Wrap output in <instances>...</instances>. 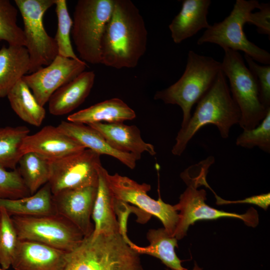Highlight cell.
Returning <instances> with one entry per match:
<instances>
[{
    "label": "cell",
    "instance_id": "1",
    "mask_svg": "<svg viewBox=\"0 0 270 270\" xmlns=\"http://www.w3.org/2000/svg\"><path fill=\"white\" fill-rule=\"evenodd\" d=\"M148 36L135 4L130 0H114L102 40L101 64L116 69L136 67L146 52Z\"/></svg>",
    "mask_w": 270,
    "mask_h": 270
},
{
    "label": "cell",
    "instance_id": "2",
    "mask_svg": "<svg viewBox=\"0 0 270 270\" xmlns=\"http://www.w3.org/2000/svg\"><path fill=\"white\" fill-rule=\"evenodd\" d=\"M240 112L234 100L226 78L221 70L214 83L198 102L195 110L186 126L180 128L172 152L180 156L190 140L202 127L216 126L223 138L229 137L230 128L238 124Z\"/></svg>",
    "mask_w": 270,
    "mask_h": 270
},
{
    "label": "cell",
    "instance_id": "3",
    "mask_svg": "<svg viewBox=\"0 0 270 270\" xmlns=\"http://www.w3.org/2000/svg\"><path fill=\"white\" fill-rule=\"evenodd\" d=\"M64 270H144L140 254L120 234H92L69 252Z\"/></svg>",
    "mask_w": 270,
    "mask_h": 270
},
{
    "label": "cell",
    "instance_id": "4",
    "mask_svg": "<svg viewBox=\"0 0 270 270\" xmlns=\"http://www.w3.org/2000/svg\"><path fill=\"white\" fill-rule=\"evenodd\" d=\"M221 70V62L190 50L181 77L167 88L157 91L154 98L179 106L182 112L180 128H184L191 117L192 108L209 90Z\"/></svg>",
    "mask_w": 270,
    "mask_h": 270
},
{
    "label": "cell",
    "instance_id": "5",
    "mask_svg": "<svg viewBox=\"0 0 270 270\" xmlns=\"http://www.w3.org/2000/svg\"><path fill=\"white\" fill-rule=\"evenodd\" d=\"M201 175V170L197 164L189 166L180 174L187 187L180 196L178 202L174 206L179 212L178 221L174 235L178 240L184 238L190 226L198 220L231 218L242 220L249 226L255 228L258 225V215L254 208H250L244 214H238L218 210L208 205L205 202L206 190L198 189L202 186Z\"/></svg>",
    "mask_w": 270,
    "mask_h": 270
},
{
    "label": "cell",
    "instance_id": "6",
    "mask_svg": "<svg viewBox=\"0 0 270 270\" xmlns=\"http://www.w3.org/2000/svg\"><path fill=\"white\" fill-rule=\"evenodd\" d=\"M222 70L229 82L232 98L240 112L238 124L243 130L256 127L270 108L262 103L255 78L246 66L238 52L223 49Z\"/></svg>",
    "mask_w": 270,
    "mask_h": 270
},
{
    "label": "cell",
    "instance_id": "7",
    "mask_svg": "<svg viewBox=\"0 0 270 270\" xmlns=\"http://www.w3.org/2000/svg\"><path fill=\"white\" fill-rule=\"evenodd\" d=\"M114 0H79L74 12L71 34L80 60L101 64L102 44Z\"/></svg>",
    "mask_w": 270,
    "mask_h": 270
},
{
    "label": "cell",
    "instance_id": "8",
    "mask_svg": "<svg viewBox=\"0 0 270 270\" xmlns=\"http://www.w3.org/2000/svg\"><path fill=\"white\" fill-rule=\"evenodd\" d=\"M259 6L256 0H236L230 14L206 29L197 44H214L223 49L242 51L256 62L270 65V54L250 41L244 30L249 14Z\"/></svg>",
    "mask_w": 270,
    "mask_h": 270
},
{
    "label": "cell",
    "instance_id": "9",
    "mask_svg": "<svg viewBox=\"0 0 270 270\" xmlns=\"http://www.w3.org/2000/svg\"><path fill=\"white\" fill-rule=\"evenodd\" d=\"M11 218L19 240L35 241L70 252L84 238L76 226L57 213L37 216H14Z\"/></svg>",
    "mask_w": 270,
    "mask_h": 270
},
{
    "label": "cell",
    "instance_id": "10",
    "mask_svg": "<svg viewBox=\"0 0 270 270\" xmlns=\"http://www.w3.org/2000/svg\"><path fill=\"white\" fill-rule=\"evenodd\" d=\"M22 16L25 47L30 57L28 72L50 64L58 55L54 38L48 34L44 25L45 12L54 4V0H14Z\"/></svg>",
    "mask_w": 270,
    "mask_h": 270
},
{
    "label": "cell",
    "instance_id": "11",
    "mask_svg": "<svg viewBox=\"0 0 270 270\" xmlns=\"http://www.w3.org/2000/svg\"><path fill=\"white\" fill-rule=\"evenodd\" d=\"M100 155L85 148L63 158L49 160L48 182L52 194L66 190L97 187Z\"/></svg>",
    "mask_w": 270,
    "mask_h": 270
},
{
    "label": "cell",
    "instance_id": "12",
    "mask_svg": "<svg viewBox=\"0 0 270 270\" xmlns=\"http://www.w3.org/2000/svg\"><path fill=\"white\" fill-rule=\"evenodd\" d=\"M106 176L116 200L134 204L150 216H156L168 232L174 236L178 221V212L174 206L163 202L160 196L158 200L150 198L147 194L151 189L150 184H139L117 173L110 174L107 172Z\"/></svg>",
    "mask_w": 270,
    "mask_h": 270
},
{
    "label": "cell",
    "instance_id": "13",
    "mask_svg": "<svg viewBox=\"0 0 270 270\" xmlns=\"http://www.w3.org/2000/svg\"><path fill=\"white\" fill-rule=\"evenodd\" d=\"M86 63L80 58L72 59L58 55L48 66L22 80L28 86L38 103L44 106L60 87L84 71Z\"/></svg>",
    "mask_w": 270,
    "mask_h": 270
},
{
    "label": "cell",
    "instance_id": "14",
    "mask_svg": "<svg viewBox=\"0 0 270 270\" xmlns=\"http://www.w3.org/2000/svg\"><path fill=\"white\" fill-rule=\"evenodd\" d=\"M96 192L97 187L88 186L66 190L52 194L56 213L72 222L84 237L94 232L91 218Z\"/></svg>",
    "mask_w": 270,
    "mask_h": 270
},
{
    "label": "cell",
    "instance_id": "15",
    "mask_svg": "<svg viewBox=\"0 0 270 270\" xmlns=\"http://www.w3.org/2000/svg\"><path fill=\"white\" fill-rule=\"evenodd\" d=\"M68 252L39 242L18 240L11 266L15 270H64Z\"/></svg>",
    "mask_w": 270,
    "mask_h": 270
},
{
    "label": "cell",
    "instance_id": "16",
    "mask_svg": "<svg viewBox=\"0 0 270 270\" xmlns=\"http://www.w3.org/2000/svg\"><path fill=\"white\" fill-rule=\"evenodd\" d=\"M85 149L82 146L51 125L37 132L28 135L24 140L22 154L34 152L48 160H57Z\"/></svg>",
    "mask_w": 270,
    "mask_h": 270
},
{
    "label": "cell",
    "instance_id": "17",
    "mask_svg": "<svg viewBox=\"0 0 270 270\" xmlns=\"http://www.w3.org/2000/svg\"><path fill=\"white\" fill-rule=\"evenodd\" d=\"M60 131L85 148L98 154L112 156L130 169L136 166L138 160L134 154L114 148L102 135L90 126L68 121H62L57 126Z\"/></svg>",
    "mask_w": 270,
    "mask_h": 270
},
{
    "label": "cell",
    "instance_id": "18",
    "mask_svg": "<svg viewBox=\"0 0 270 270\" xmlns=\"http://www.w3.org/2000/svg\"><path fill=\"white\" fill-rule=\"evenodd\" d=\"M88 125L100 132L114 148L132 154L138 160L142 153L148 152L151 156L156 153L154 145L142 140L139 128L135 125L123 122H98Z\"/></svg>",
    "mask_w": 270,
    "mask_h": 270
},
{
    "label": "cell",
    "instance_id": "19",
    "mask_svg": "<svg viewBox=\"0 0 270 270\" xmlns=\"http://www.w3.org/2000/svg\"><path fill=\"white\" fill-rule=\"evenodd\" d=\"M210 0H184L180 12L168 26L173 42L176 44L210 26L207 20Z\"/></svg>",
    "mask_w": 270,
    "mask_h": 270
},
{
    "label": "cell",
    "instance_id": "20",
    "mask_svg": "<svg viewBox=\"0 0 270 270\" xmlns=\"http://www.w3.org/2000/svg\"><path fill=\"white\" fill-rule=\"evenodd\" d=\"M107 172L102 165L98 168L97 192L92 214L94 222V236L120 234L115 198L106 178Z\"/></svg>",
    "mask_w": 270,
    "mask_h": 270
},
{
    "label": "cell",
    "instance_id": "21",
    "mask_svg": "<svg viewBox=\"0 0 270 270\" xmlns=\"http://www.w3.org/2000/svg\"><path fill=\"white\" fill-rule=\"evenodd\" d=\"M95 76L93 71H84L58 88L48 102L50 113L62 116L79 106L90 94Z\"/></svg>",
    "mask_w": 270,
    "mask_h": 270
},
{
    "label": "cell",
    "instance_id": "22",
    "mask_svg": "<svg viewBox=\"0 0 270 270\" xmlns=\"http://www.w3.org/2000/svg\"><path fill=\"white\" fill-rule=\"evenodd\" d=\"M136 117L135 112L122 100L112 98L96 103L68 116V121L85 124L123 122Z\"/></svg>",
    "mask_w": 270,
    "mask_h": 270
},
{
    "label": "cell",
    "instance_id": "23",
    "mask_svg": "<svg viewBox=\"0 0 270 270\" xmlns=\"http://www.w3.org/2000/svg\"><path fill=\"white\" fill-rule=\"evenodd\" d=\"M30 62L24 46H3L0 49V98L7 96L18 81L28 72Z\"/></svg>",
    "mask_w": 270,
    "mask_h": 270
},
{
    "label": "cell",
    "instance_id": "24",
    "mask_svg": "<svg viewBox=\"0 0 270 270\" xmlns=\"http://www.w3.org/2000/svg\"><path fill=\"white\" fill-rule=\"evenodd\" d=\"M0 208L10 216H37L56 214L48 182L32 195L17 199L0 198Z\"/></svg>",
    "mask_w": 270,
    "mask_h": 270
},
{
    "label": "cell",
    "instance_id": "25",
    "mask_svg": "<svg viewBox=\"0 0 270 270\" xmlns=\"http://www.w3.org/2000/svg\"><path fill=\"white\" fill-rule=\"evenodd\" d=\"M146 238L150 244L146 247L139 246L133 242L130 246L139 254H146L158 258L170 270H185L174 250L178 247V240L164 228L148 230Z\"/></svg>",
    "mask_w": 270,
    "mask_h": 270
},
{
    "label": "cell",
    "instance_id": "26",
    "mask_svg": "<svg viewBox=\"0 0 270 270\" xmlns=\"http://www.w3.org/2000/svg\"><path fill=\"white\" fill-rule=\"evenodd\" d=\"M6 97L12 108L22 120L35 126L42 124L46 110L22 79L14 86Z\"/></svg>",
    "mask_w": 270,
    "mask_h": 270
},
{
    "label": "cell",
    "instance_id": "27",
    "mask_svg": "<svg viewBox=\"0 0 270 270\" xmlns=\"http://www.w3.org/2000/svg\"><path fill=\"white\" fill-rule=\"evenodd\" d=\"M18 164V169L30 195L48 182L50 172L48 160L29 152L22 155Z\"/></svg>",
    "mask_w": 270,
    "mask_h": 270
},
{
    "label": "cell",
    "instance_id": "28",
    "mask_svg": "<svg viewBox=\"0 0 270 270\" xmlns=\"http://www.w3.org/2000/svg\"><path fill=\"white\" fill-rule=\"evenodd\" d=\"M26 126H6L0 128V166L15 170L22 154L21 146L29 134Z\"/></svg>",
    "mask_w": 270,
    "mask_h": 270
},
{
    "label": "cell",
    "instance_id": "29",
    "mask_svg": "<svg viewBox=\"0 0 270 270\" xmlns=\"http://www.w3.org/2000/svg\"><path fill=\"white\" fill-rule=\"evenodd\" d=\"M18 10L10 1L0 0V42L8 46H26L23 30L16 24Z\"/></svg>",
    "mask_w": 270,
    "mask_h": 270
},
{
    "label": "cell",
    "instance_id": "30",
    "mask_svg": "<svg viewBox=\"0 0 270 270\" xmlns=\"http://www.w3.org/2000/svg\"><path fill=\"white\" fill-rule=\"evenodd\" d=\"M58 19L57 30L54 38L58 46V55L72 59H78L75 54L70 40L72 20L68 12L66 0H54Z\"/></svg>",
    "mask_w": 270,
    "mask_h": 270
},
{
    "label": "cell",
    "instance_id": "31",
    "mask_svg": "<svg viewBox=\"0 0 270 270\" xmlns=\"http://www.w3.org/2000/svg\"><path fill=\"white\" fill-rule=\"evenodd\" d=\"M18 240L11 216L0 208V264L3 270L12 266Z\"/></svg>",
    "mask_w": 270,
    "mask_h": 270
},
{
    "label": "cell",
    "instance_id": "32",
    "mask_svg": "<svg viewBox=\"0 0 270 270\" xmlns=\"http://www.w3.org/2000/svg\"><path fill=\"white\" fill-rule=\"evenodd\" d=\"M238 146L247 148L258 147L262 151L270 152V110L255 128L244 130L236 142Z\"/></svg>",
    "mask_w": 270,
    "mask_h": 270
},
{
    "label": "cell",
    "instance_id": "33",
    "mask_svg": "<svg viewBox=\"0 0 270 270\" xmlns=\"http://www.w3.org/2000/svg\"><path fill=\"white\" fill-rule=\"evenodd\" d=\"M18 168L8 170L0 166V198L17 199L30 196Z\"/></svg>",
    "mask_w": 270,
    "mask_h": 270
},
{
    "label": "cell",
    "instance_id": "34",
    "mask_svg": "<svg viewBox=\"0 0 270 270\" xmlns=\"http://www.w3.org/2000/svg\"><path fill=\"white\" fill-rule=\"evenodd\" d=\"M244 58L257 82L262 104L266 108H270V66L260 65L246 54Z\"/></svg>",
    "mask_w": 270,
    "mask_h": 270
},
{
    "label": "cell",
    "instance_id": "35",
    "mask_svg": "<svg viewBox=\"0 0 270 270\" xmlns=\"http://www.w3.org/2000/svg\"><path fill=\"white\" fill-rule=\"evenodd\" d=\"M259 10L251 12L248 16L247 23L256 26L258 32L270 38V4L260 3Z\"/></svg>",
    "mask_w": 270,
    "mask_h": 270
},
{
    "label": "cell",
    "instance_id": "36",
    "mask_svg": "<svg viewBox=\"0 0 270 270\" xmlns=\"http://www.w3.org/2000/svg\"><path fill=\"white\" fill-rule=\"evenodd\" d=\"M212 192L214 194L216 200V204L218 205L239 203L250 204L256 205L266 210L270 204V193L254 196L244 200L232 201L222 198L216 194L214 191H213Z\"/></svg>",
    "mask_w": 270,
    "mask_h": 270
},
{
    "label": "cell",
    "instance_id": "37",
    "mask_svg": "<svg viewBox=\"0 0 270 270\" xmlns=\"http://www.w3.org/2000/svg\"><path fill=\"white\" fill-rule=\"evenodd\" d=\"M166 270H170L167 268ZM185 270H189L186 268ZM191 270H202V269L198 266V264L196 262H194V266Z\"/></svg>",
    "mask_w": 270,
    "mask_h": 270
},
{
    "label": "cell",
    "instance_id": "38",
    "mask_svg": "<svg viewBox=\"0 0 270 270\" xmlns=\"http://www.w3.org/2000/svg\"><path fill=\"white\" fill-rule=\"evenodd\" d=\"M0 270H3L2 268H0Z\"/></svg>",
    "mask_w": 270,
    "mask_h": 270
}]
</instances>
